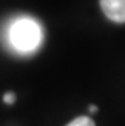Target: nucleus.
<instances>
[{"label":"nucleus","instance_id":"obj_2","mask_svg":"<svg viewBox=\"0 0 125 126\" xmlns=\"http://www.w3.org/2000/svg\"><path fill=\"white\" fill-rule=\"evenodd\" d=\"M104 14L115 23H125V0H100Z\"/></svg>","mask_w":125,"mask_h":126},{"label":"nucleus","instance_id":"obj_4","mask_svg":"<svg viewBox=\"0 0 125 126\" xmlns=\"http://www.w3.org/2000/svg\"><path fill=\"white\" fill-rule=\"evenodd\" d=\"M4 101H5V103H8V105H12V103L16 102V94L12 93V92L5 93V95H4Z\"/></svg>","mask_w":125,"mask_h":126},{"label":"nucleus","instance_id":"obj_5","mask_svg":"<svg viewBox=\"0 0 125 126\" xmlns=\"http://www.w3.org/2000/svg\"><path fill=\"white\" fill-rule=\"evenodd\" d=\"M97 111H98V107L97 106H89V112H97Z\"/></svg>","mask_w":125,"mask_h":126},{"label":"nucleus","instance_id":"obj_1","mask_svg":"<svg viewBox=\"0 0 125 126\" xmlns=\"http://www.w3.org/2000/svg\"><path fill=\"white\" fill-rule=\"evenodd\" d=\"M43 37L41 23L28 16L13 18L5 31L6 45L17 55L35 54L41 47Z\"/></svg>","mask_w":125,"mask_h":126},{"label":"nucleus","instance_id":"obj_3","mask_svg":"<svg viewBox=\"0 0 125 126\" xmlns=\"http://www.w3.org/2000/svg\"><path fill=\"white\" fill-rule=\"evenodd\" d=\"M67 126H96V125H94V122L89 117L80 116V117L75 118V120H73L71 122H69Z\"/></svg>","mask_w":125,"mask_h":126}]
</instances>
